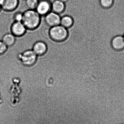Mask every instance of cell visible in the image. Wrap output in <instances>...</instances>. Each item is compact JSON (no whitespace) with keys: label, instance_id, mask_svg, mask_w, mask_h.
<instances>
[{"label":"cell","instance_id":"obj_1","mask_svg":"<svg viewBox=\"0 0 124 124\" xmlns=\"http://www.w3.org/2000/svg\"><path fill=\"white\" fill-rule=\"evenodd\" d=\"M41 16L35 10L28 9L23 13L22 22L28 30L37 28L41 23Z\"/></svg>","mask_w":124,"mask_h":124},{"label":"cell","instance_id":"obj_2","mask_svg":"<svg viewBox=\"0 0 124 124\" xmlns=\"http://www.w3.org/2000/svg\"><path fill=\"white\" fill-rule=\"evenodd\" d=\"M49 33L51 39L56 42L64 41L68 36L67 29L60 25L50 27Z\"/></svg>","mask_w":124,"mask_h":124},{"label":"cell","instance_id":"obj_3","mask_svg":"<svg viewBox=\"0 0 124 124\" xmlns=\"http://www.w3.org/2000/svg\"><path fill=\"white\" fill-rule=\"evenodd\" d=\"M19 59L23 64L25 66H31L36 62L38 55L33 49H28L25 51L19 56Z\"/></svg>","mask_w":124,"mask_h":124},{"label":"cell","instance_id":"obj_4","mask_svg":"<svg viewBox=\"0 0 124 124\" xmlns=\"http://www.w3.org/2000/svg\"><path fill=\"white\" fill-rule=\"evenodd\" d=\"M51 4L49 0H39L35 10L41 16H45L51 11Z\"/></svg>","mask_w":124,"mask_h":124},{"label":"cell","instance_id":"obj_5","mask_svg":"<svg viewBox=\"0 0 124 124\" xmlns=\"http://www.w3.org/2000/svg\"><path fill=\"white\" fill-rule=\"evenodd\" d=\"M44 17L45 22L50 27L60 25L61 16L59 14L51 11Z\"/></svg>","mask_w":124,"mask_h":124},{"label":"cell","instance_id":"obj_6","mask_svg":"<svg viewBox=\"0 0 124 124\" xmlns=\"http://www.w3.org/2000/svg\"><path fill=\"white\" fill-rule=\"evenodd\" d=\"M27 29L22 22H15L11 27V32L16 37H20L26 32Z\"/></svg>","mask_w":124,"mask_h":124},{"label":"cell","instance_id":"obj_7","mask_svg":"<svg viewBox=\"0 0 124 124\" xmlns=\"http://www.w3.org/2000/svg\"><path fill=\"white\" fill-rule=\"evenodd\" d=\"M19 0H0L2 10L7 11H13L17 8Z\"/></svg>","mask_w":124,"mask_h":124},{"label":"cell","instance_id":"obj_8","mask_svg":"<svg viewBox=\"0 0 124 124\" xmlns=\"http://www.w3.org/2000/svg\"><path fill=\"white\" fill-rule=\"evenodd\" d=\"M32 49L38 56H42L47 51V46L44 42L39 41L33 44Z\"/></svg>","mask_w":124,"mask_h":124},{"label":"cell","instance_id":"obj_9","mask_svg":"<svg viewBox=\"0 0 124 124\" xmlns=\"http://www.w3.org/2000/svg\"><path fill=\"white\" fill-rule=\"evenodd\" d=\"M112 47L116 50H121L124 48V39L123 36H117L112 39Z\"/></svg>","mask_w":124,"mask_h":124},{"label":"cell","instance_id":"obj_10","mask_svg":"<svg viewBox=\"0 0 124 124\" xmlns=\"http://www.w3.org/2000/svg\"><path fill=\"white\" fill-rule=\"evenodd\" d=\"M65 3L59 0H55L51 4V11L60 15L65 10Z\"/></svg>","mask_w":124,"mask_h":124},{"label":"cell","instance_id":"obj_11","mask_svg":"<svg viewBox=\"0 0 124 124\" xmlns=\"http://www.w3.org/2000/svg\"><path fill=\"white\" fill-rule=\"evenodd\" d=\"M16 37L11 33L5 34L2 38L1 40L7 46L10 47L13 46L16 41Z\"/></svg>","mask_w":124,"mask_h":124},{"label":"cell","instance_id":"obj_12","mask_svg":"<svg viewBox=\"0 0 124 124\" xmlns=\"http://www.w3.org/2000/svg\"><path fill=\"white\" fill-rule=\"evenodd\" d=\"M73 23V18L69 15H64L61 17L60 25L67 29L71 27Z\"/></svg>","mask_w":124,"mask_h":124},{"label":"cell","instance_id":"obj_13","mask_svg":"<svg viewBox=\"0 0 124 124\" xmlns=\"http://www.w3.org/2000/svg\"><path fill=\"white\" fill-rule=\"evenodd\" d=\"M25 4L28 9L35 10L39 0H25Z\"/></svg>","mask_w":124,"mask_h":124},{"label":"cell","instance_id":"obj_14","mask_svg":"<svg viewBox=\"0 0 124 124\" xmlns=\"http://www.w3.org/2000/svg\"><path fill=\"white\" fill-rule=\"evenodd\" d=\"M113 0H100V4L103 8H108L113 5Z\"/></svg>","mask_w":124,"mask_h":124},{"label":"cell","instance_id":"obj_15","mask_svg":"<svg viewBox=\"0 0 124 124\" xmlns=\"http://www.w3.org/2000/svg\"><path fill=\"white\" fill-rule=\"evenodd\" d=\"M7 46L2 40H0V55L4 54L7 50Z\"/></svg>","mask_w":124,"mask_h":124},{"label":"cell","instance_id":"obj_16","mask_svg":"<svg viewBox=\"0 0 124 124\" xmlns=\"http://www.w3.org/2000/svg\"><path fill=\"white\" fill-rule=\"evenodd\" d=\"M59 0L61 1L62 2H63V3H66V2L68 0Z\"/></svg>","mask_w":124,"mask_h":124},{"label":"cell","instance_id":"obj_17","mask_svg":"<svg viewBox=\"0 0 124 124\" xmlns=\"http://www.w3.org/2000/svg\"><path fill=\"white\" fill-rule=\"evenodd\" d=\"M2 10V9H1V6L0 4V12Z\"/></svg>","mask_w":124,"mask_h":124},{"label":"cell","instance_id":"obj_18","mask_svg":"<svg viewBox=\"0 0 124 124\" xmlns=\"http://www.w3.org/2000/svg\"><path fill=\"white\" fill-rule=\"evenodd\" d=\"M49 0L50 1L51 3H52V2H53V1H54L55 0Z\"/></svg>","mask_w":124,"mask_h":124},{"label":"cell","instance_id":"obj_19","mask_svg":"<svg viewBox=\"0 0 124 124\" xmlns=\"http://www.w3.org/2000/svg\"><path fill=\"white\" fill-rule=\"evenodd\" d=\"M123 37H124V35H123Z\"/></svg>","mask_w":124,"mask_h":124}]
</instances>
